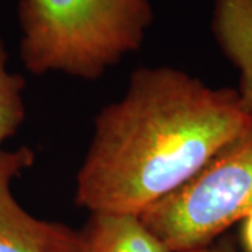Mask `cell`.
<instances>
[{"label": "cell", "instance_id": "5b68a950", "mask_svg": "<svg viewBox=\"0 0 252 252\" xmlns=\"http://www.w3.org/2000/svg\"><path fill=\"white\" fill-rule=\"evenodd\" d=\"M212 32L240 74L237 93L252 115V0H215Z\"/></svg>", "mask_w": 252, "mask_h": 252}, {"label": "cell", "instance_id": "ba28073f", "mask_svg": "<svg viewBox=\"0 0 252 252\" xmlns=\"http://www.w3.org/2000/svg\"><path fill=\"white\" fill-rule=\"evenodd\" d=\"M188 252H238V248H237V243L233 237L221 235L206 247H202V248L192 250V251Z\"/></svg>", "mask_w": 252, "mask_h": 252}, {"label": "cell", "instance_id": "3957f363", "mask_svg": "<svg viewBox=\"0 0 252 252\" xmlns=\"http://www.w3.org/2000/svg\"><path fill=\"white\" fill-rule=\"evenodd\" d=\"M252 212V121L200 171L140 219L171 252L212 244Z\"/></svg>", "mask_w": 252, "mask_h": 252}, {"label": "cell", "instance_id": "7a4b0ae2", "mask_svg": "<svg viewBox=\"0 0 252 252\" xmlns=\"http://www.w3.org/2000/svg\"><path fill=\"white\" fill-rule=\"evenodd\" d=\"M17 18L31 74L95 81L142 48L154 9L150 0H20Z\"/></svg>", "mask_w": 252, "mask_h": 252}, {"label": "cell", "instance_id": "6da1fadb", "mask_svg": "<svg viewBox=\"0 0 252 252\" xmlns=\"http://www.w3.org/2000/svg\"><path fill=\"white\" fill-rule=\"evenodd\" d=\"M237 90L213 89L172 66H142L98 112L76 177L90 213L140 216L192 180L250 126Z\"/></svg>", "mask_w": 252, "mask_h": 252}, {"label": "cell", "instance_id": "277c9868", "mask_svg": "<svg viewBox=\"0 0 252 252\" xmlns=\"http://www.w3.org/2000/svg\"><path fill=\"white\" fill-rule=\"evenodd\" d=\"M35 160L23 146L0 153V252H86L80 230L28 213L11 193V181Z\"/></svg>", "mask_w": 252, "mask_h": 252}, {"label": "cell", "instance_id": "8992f818", "mask_svg": "<svg viewBox=\"0 0 252 252\" xmlns=\"http://www.w3.org/2000/svg\"><path fill=\"white\" fill-rule=\"evenodd\" d=\"M80 231L86 252H171L133 215L90 213Z\"/></svg>", "mask_w": 252, "mask_h": 252}, {"label": "cell", "instance_id": "9c48e42d", "mask_svg": "<svg viewBox=\"0 0 252 252\" xmlns=\"http://www.w3.org/2000/svg\"><path fill=\"white\" fill-rule=\"evenodd\" d=\"M241 245L245 252H252V212L241 220Z\"/></svg>", "mask_w": 252, "mask_h": 252}, {"label": "cell", "instance_id": "52a82bcc", "mask_svg": "<svg viewBox=\"0 0 252 252\" xmlns=\"http://www.w3.org/2000/svg\"><path fill=\"white\" fill-rule=\"evenodd\" d=\"M24 89L26 79L9 70V54L0 39V153L26 119Z\"/></svg>", "mask_w": 252, "mask_h": 252}]
</instances>
